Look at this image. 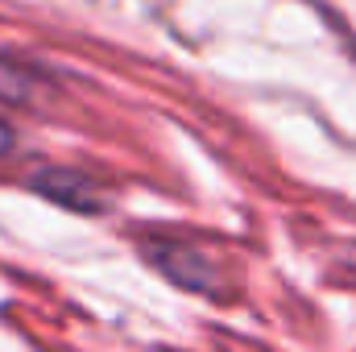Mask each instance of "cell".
<instances>
[{"instance_id": "cell-1", "label": "cell", "mask_w": 356, "mask_h": 352, "mask_svg": "<svg viewBox=\"0 0 356 352\" xmlns=\"http://www.w3.org/2000/svg\"><path fill=\"white\" fill-rule=\"evenodd\" d=\"M145 253H149V262L158 265L170 282H178V286L199 290V294H211V290H216L211 265L203 262L195 249H182V245H170V241H154V245H145Z\"/></svg>"}, {"instance_id": "cell-2", "label": "cell", "mask_w": 356, "mask_h": 352, "mask_svg": "<svg viewBox=\"0 0 356 352\" xmlns=\"http://www.w3.org/2000/svg\"><path fill=\"white\" fill-rule=\"evenodd\" d=\"M38 191L50 195V199H58V203H67V207H83V211L99 207L95 182H88L75 170H46V175H38Z\"/></svg>"}, {"instance_id": "cell-3", "label": "cell", "mask_w": 356, "mask_h": 352, "mask_svg": "<svg viewBox=\"0 0 356 352\" xmlns=\"http://www.w3.org/2000/svg\"><path fill=\"white\" fill-rule=\"evenodd\" d=\"M33 88H38V79H33L25 67L0 58V99H8V104H25V99L33 95Z\"/></svg>"}, {"instance_id": "cell-4", "label": "cell", "mask_w": 356, "mask_h": 352, "mask_svg": "<svg viewBox=\"0 0 356 352\" xmlns=\"http://www.w3.org/2000/svg\"><path fill=\"white\" fill-rule=\"evenodd\" d=\"M8 145H13V133H8V125H0V154H4Z\"/></svg>"}]
</instances>
